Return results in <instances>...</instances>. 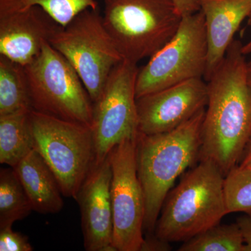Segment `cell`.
Listing matches in <instances>:
<instances>
[{
    "label": "cell",
    "instance_id": "obj_1",
    "mask_svg": "<svg viewBox=\"0 0 251 251\" xmlns=\"http://www.w3.org/2000/svg\"><path fill=\"white\" fill-rule=\"evenodd\" d=\"M242 45L234 39L206 82L199 161L213 162L225 176L239 164L251 135V87Z\"/></svg>",
    "mask_w": 251,
    "mask_h": 251
},
{
    "label": "cell",
    "instance_id": "obj_2",
    "mask_svg": "<svg viewBox=\"0 0 251 251\" xmlns=\"http://www.w3.org/2000/svg\"><path fill=\"white\" fill-rule=\"evenodd\" d=\"M205 109L171 131L154 135L140 133L136 158L145 196L144 231L154 230L163 203L176 179L199 160Z\"/></svg>",
    "mask_w": 251,
    "mask_h": 251
},
{
    "label": "cell",
    "instance_id": "obj_3",
    "mask_svg": "<svg viewBox=\"0 0 251 251\" xmlns=\"http://www.w3.org/2000/svg\"><path fill=\"white\" fill-rule=\"evenodd\" d=\"M224 179L213 162L200 161L167 196L155 235L170 243L184 242L220 224L228 214Z\"/></svg>",
    "mask_w": 251,
    "mask_h": 251
},
{
    "label": "cell",
    "instance_id": "obj_4",
    "mask_svg": "<svg viewBox=\"0 0 251 251\" xmlns=\"http://www.w3.org/2000/svg\"><path fill=\"white\" fill-rule=\"evenodd\" d=\"M103 22L124 60L138 64L174 36L182 16L173 0H103Z\"/></svg>",
    "mask_w": 251,
    "mask_h": 251
},
{
    "label": "cell",
    "instance_id": "obj_5",
    "mask_svg": "<svg viewBox=\"0 0 251 251\" xmlns=\"http://www.w3.org/2000/svg\"><path fill=\"white\" fill-rule=\"evenodd\" d=\"M34 150L57 178L63 196L75 199L95 163L92 128L31 110Z\"/></svg>",
    "mask_w": 251,
    "mask_h": 251
},
{
    "label": "cell",
    "instance_id": "obj_6",
    "mask_svg": "<svg viewBox=\"0 0 251 251\" xmlns=\"http://www.w3.org/2000/svg\"><path fill=\"white\" fill-rule=\"evenodd\" d=\"M24 68L33 110L92 127L90 94L70 63L49 41Z\"/></svg>",
    "mask_w": 251,
    "mask_h": 251
},
{
    "label": "cell",
    "instance_id": "obj_7",
    "mask_svg": "<svg viewBox=\"0 0 251 251\" xmlns=\"http://www.w3.org/2000/svg\"><path fill=\"white\" fill-rule=\"evenodd\" d=\"M49 42L76 72L94 103L114 68L124 59L104 26L99 9H87L60 26Z\"/></svg>",
    "mask_w": 251,
    "mask_h": 251
},
{
    "label": "cell",
    "instance_id": "obj_8",
    "mask_svg": "<svg viewBox=\"0 0 251 251\" xmlns=\"http://www.w3.org/2000/svg\"><path fill=\"white\" fill-rule=\"evenodd\" d=\"M207 57L205 21L200 10L183 16L174 36L139 69L136 99L191 79L204 78Z\"/></svg>",
    "mask_w": 251,
    "mask_h": 251
},
{
    "label": "cell",
    "instance_id": "obj_9",
    "mask_svg": "<svg viewBox=\"0 0 251 251\" xmlns=\"http://www.w3.org/2000/svg\"><path fill=\"white\" fill-rule=\"evenodd\" d=\"M137 64L122 61L114 68L99 99L93 103L92 130L95 163L103 162L112 149L140 134L137 110Z\"/></svg>",
    "mask_w": 251,
    "mask_h": 251
},
{
    "label": "cell",
    "instance_id": "obj_10",
    "mask_svg": "<svg viewBox=\"0 0 251 251\" xmlns=\"http://www.w3.org/2000/svg\"><path fill=\"white\" fill-rule=\"evenodd\" d=\"M136 145L137 140H124L109 153L112 244L117 251H140L144 240L145 202L137 170Z\"/></svg>",
    "mask_w": 251,
    "mask_h": 251
},
{
    "label": "cell",
    "instance_id": "obj_11",
    "mask_svg": "<svg viewBox=\"0 0 251 251\" xmlns=\"http://www.w3.org/2000/svg\"><path fill=\"white\" fill-rule=\"evenodd\" d=\"M207 83L193 78L137 99L139 132L154 135L171 131L206 108Z\"/></svg>",
    "mask_w": 251,
    "mask_h": 251
},
{
    "label": "cell",
    "instance_id": "obj_12",
    "mask_svg": "<svg viewBox=\"0 0 251 251\" xmlns=\"http://www.w3.org/2000/svg\"><path fill=\"white\" fill-rule=\"evenodd\" d=\"M110 157L94 164L75 201L80 206L84 247L87 251H117L112 244L113 217Z\"/></svg>",
    "mask_w": 251,
    "mask_h": 251
},
{
    "label": "cell",
    "instance_id": "obj_13",
    "mask_svg": "<svg viewBox=\"0 0 251 251\" xmlns=\"http://www.w3.org/2000/svg\"><path fill=\"white\" fill-rule=\"evenodd\" d=\"M60 26L39 6L0 14V55L26 67Z\"/></svg>",
    "mask_w": 251,
    "mask_h": 251
},
{
    "label": "cell",
    "instance_id": "obj_14",
    "mask_svg": "<svg viewBox=\"0 0 251 251\" xmlns=\"http://www.w3.org/2000/svg\"><path fill=\"white\" fill-rule=\"evenodd\" d=\"M205 21L207 82L222 62L241 24L251 14V0H199Z\"/></svg>",
    "mask_w": 251,
    "mask_h": 251
},
{
    "label": "cell",
    "instance_id": "obj_15",
    "mask_svg": "<svg viewBox=\"0 0 251 251\" xmlns=\"http://www.w3.org/2000/svg\"><path fill=\"white\" fill-rule=\"evenodd\" d=\"M15 172L30 201L33 210L40 214H57L64 206L57 178L35 150L16 165Z\"/></svg>",
    "mask_w": 251,
    "mask_h": 251
},
{
    "label": "cell",
    "instance_id": "obj_16",
    "mask_svg": "<svg viewBox=\"0 0 251 251\" xmlns=\"http://www.w3.org/2000/svg\"><path fill=\"white\" fill-rule=\"evenodd\" d=\"M31 110L0 116L1 164L14 168L34 150L29 120Z\"/></svg>",
    "mask_w": 251,
    "mask_h": 251
},
{
    "label": "cell",
    "instance_id": "obj_17",
    "mask_svg": "<svg viewBox=\"0 0 251 251\" xmlns=\"http://www.w3.org/2000/svg\"><path fill=\"white\" fill-rule=\"evenodd\" d=\"M31 110L25 68L0 55V116Z\"/></svg>",
    "mask_w": 251,
    "mask_h": 251
},
{
    "label": "cell",
    "instance_id": "obj_18",
    "mask_svg": "<svg viewBox=\"0 0 251 251\" xmlns=\"http://www.w3.org/2000/svg\"><path fill=\"white\" fill-rule=\"evenodd\" d=\"M32 206L14 168L0 171V229L27 217Z\"/></svg>",
    "mask_w": 251,
    "mask_h": 251
},
{
    "label": "cell",
    "instance_id": "obj_19",
    "mask_svg": "<svg viewBox=\"0 0 251 251\" xmlns=\"http://www.w3.org/2000/svg\"><path fill=\"white\" fill-rule=\"evenodd\" d=\"M39 6L64 27L87 9H99L97 0H0V14Z\"/></svg>",
    "mask_w": 251,
    "mask_h": 251
},
{
    "label": "cell",
    "instance_id": "obj_20",
    "mask_svg": "<svg viewBox=\"0 0 251 251\" xmlns=\"http://www.w3.org/2000/svg\"><path fill=\"white\" fill-rule=\"evenodd\" d=\"M244 239L237 223L212 226L184 242L179 251H244Z\"/></svg>",
    "mask_w": 251,
    "mask_h": 251
},
{
    "label": "cell",
    "instance_id": "obj_21",
    "mask_svg": "<svg viewBox=\"0 0 251 251\" xmlns=\"http://www.w3.org/2000/svg\"><path fill=\"white\" fill-rule=\"evenodd\" d=\"M224 191L228 214L242 212L251 218V168L234 167L225 176Z\"/></svg>",
    "mask_w": 251,
    "mask_h": 251
},
{
    "label": "cell",
    "instance_id": "obj_22",
    "mask_svg": "<svg viewBox=\"0 0 251 251\" xmlns=\"http://www.w3.org/2000/svg\"><path fill=\"white\" fill-rule=\"evenodd\" d=\"M27 236L12 229V226L0 229V251H32Z\"/></svg>",
    "mask_w": 251,
    "mask_h": 251
},
{
    "label": "cell",
    "instance_id": "obj_23",
    "mask_svg": "<svg viewBox=\"0 0 251 251\" xmlns=\"http://www.w3.org/2000/svg\"><path fill=\"white\" fill-rule=\"evenodd\" d=\"M172 250L171 243L156 237H144L140 251H169Z\"/></svg>",
    "mask_w": 251,
    "mask_h": 251
},
{
    "label": "cell",
    "instance_id": "obj_24",
    "mask_svg": "<svg viewBox=\"0 0 251 251\" xmlns=\"http://www.w3.org/2000/svg\"><path fill=\"white\" fill-rule=\"evenodd\" d=\"M181 16L195 14L201 10L199 0H173Z\"/></svg>",
    "mask_w": 251,
    "mask_h": 251
},
{
    "label": "cell",
    "instance_id": "obj_25",
    "mask_svg": "<svg viewBox=\"0 0 251 251\" xmlns=\"http://www.w3.org/2000/svg\"><path fill=\"white\" fill-rule=\"evenodd\" d=\"M237 224L244 239V251H251V218L247 215L241 216L237 219Z\"/></svg>",
    "mask_w": 251,
    "mask_h": 251
},
{
    "label": "cell",
    "instance_id": "obj_26",
    "mask_svg": "<svg viewBox=\"0 0 251 251\" xmlns=\"http://www.w3.org/2000/svg\"><path fill=\"white\" fill-rule=\"evenodd\" d=\"M238 166L243 168H251V135Z\"/></svg>",
    "mask_w": 251,
    "mask_h": 251
},
{
    "label": "cell",
    "instance_id": "obj_27",
    "mask_svg": "<svg viewBox=\"0 0 251 251\" xmlns=\"http://www.w3.org/2000/svg\"><path fill=\"white\" fill-rule=\"evenodd\" d=\"M248 18H249V20H248V24L250 26L251 29V14ZM242 50L243 53L245 54L246 56L248 55V54H251V39L248 41L247 44L242 45Z\"/></svg>",
    "mask_w": 251,
    "mask_h": 251
},
{
    "label": "cell",
    "instance_id": "obj_28",
    "mask_svg": "<svg viewBox=\"0 0 251 251\" xmlns=\"http://www.w3.org/2000/svg\"><path fill=\"white\" fill-rule=\"evenodd\" d=\"M249 80L251 87V68L249 67Z\"/></svg>",
    "mask_w": 251,
    "mask_h": 251
},
{
    "label": "cell",
    "instance_id": "obj_29",
    "mask_svg": "<svg viewBox=\"0 0 251 251\" xmlns=\"http://www.w3.org/2000/svg\"><path fill=\"white\" fill-rule=\"evenodd\" d=\"M248 65H249V68H251V59L250 61H249V62H248Z\"/></svg>",
    "mask_w": 251,
    "mask_h": 251
}]
</instances>
